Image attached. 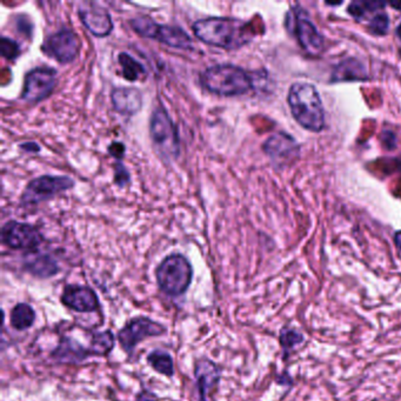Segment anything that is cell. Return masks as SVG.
I'll use <instances>...</instances> for the list:
<instances>
[{
  "label": "cell",
  "instance_id": "cell-26",
  "mask_svg": "<svg viewBox=\"0 0 401 401\" xmlns=\"http://www.w3.org/2000/svg\"><path fill=\"white\" fill-rule=\"evenodd\" d=\"M279 342H280V345L285 352V355H289V352L295 346L304 342V335L293 328H282L280 335H279Z\"/></svg>",
  "mask_w": 401,
  "mask_h": 401
},
{
  "label": "cell",
  "instance_id": "cell-1",
  "mask_svg": "<svg viewBox=\"0 0 401 401\" xmlns=\"http://www.w3.org/2000/svg\"><path fill=\"white\" fill-rule=\"evenodd\" d=\"M192 31L202 43L222 50H238L253 39L249 24L238 18H204L193 24Z\"/></svg>",
  "mask_w": 401,
  "mask_h": 401
},
{
  "label": "cell",
  "instance_id": "cell-8",
  "mask_svg": "<svg viewBox=\"0 0 401 401\" xmlns=\"http://www.w3.org/2000/svg\"><path fill=\"white\" fill-rule=\"evenodd\" d=\"M74 182L66 176H41L31 180L24 189L20 204L21 206L38 205L40 202H47L72 189Z\"/></svg>",
  "mask_w": 401,
  "mask_h": 401
},
{
  "label": "cell",
  "instance_id": "cell-10",
  "mask_svg": "<svg viewBox=\"0 0 401 401\" xmlns=\"http://www.w3.org/2000/svg\"><path fill=\"white\" fill-rule=\"evenodd\" d=\"M262 149L277 169L293 165L300 158V145L286 132L274 133L265 140Z\"/></svg>",
  "mask_w": 401,
  "mask_h": 401
},
{
  "label": "cell",
  "instance_id": "cell-25",
  "mask_svg": "<svg viewBox=\"0 0 401 401\" xmlns=\"http://www.w3.org/2000/svg\"><path fill=\"white\" fill-rule=\"evenodd\" d=\"M113 347H114V337H113L112 332L104 331L93 333L90 348H89L91 355L104 357V355H109Z\"/></svg>",
  "mask_w": 401,
  "mask_h": 401
},
{
  "label": "cell",
  "instance_id": "cell-14",
  "mask_svg": "<svg viewBox=\"0 0 401 401\" xmlns=\"http://www.w3.org/2000/svg\"><path fill=\"white\" fill-rule=\"evenodd\" d=\"M78 16L84 26L86 27L93 36L104 38L111 34L113 31L112 18L107 9L100 6L99 4L92 1L80 4Z\"/></svg>",
  "mask_w": 401,
  "mask_h": 401
},
{
  "label": "cell",
  "instance_id": "cell-5",
  "mask_svg": "<svg viewBox=\"0 0 401 401\" xmlns=\"http://www.w3.org/2000/svg\"><path fill=\"white\" fill-rule=\"evenodd\" d=\"M149 136L153 146L165 163L179 157V134L169 113L162 105L157 107L149 119Z\"/></svg>",
  "mask_w": 401,
  "mask_h": 401
},
{
  "label": "cell",
  "instance_id": "cell-29",
  "mask_svg": "<svg viewBox=\"0 0 401 401\" xmlns=\"http://www.w3.org/2000/svg\"><path fill=\"white\" fill-rule=\"evenodd\" d=\"M129 180H131V177H129V172L125 165L122 162H117L114 164V184L119 187H124L129 184Z\"/></svg>",
  "mask_w": 401,
  "mask_h": 401
},
{
  "label": "cell",
  "instance_id": "cell-33",
  "mask_svg": "<svg viewBox=\"0 0 401 401\" xmlns=\"http://www.w3.org/2000/svg\"><path fill=\"white\" fill-rule=\"evenodd\" d=\"M395 242L401 253V231H398V232L395 233Z\"/></svg>",
  "mask_w": 401,
  "mask_h": 401
},
{
  "label": "cell",
  "instance_id": "cell-20",
  "mask_svg": "<svg viewBox=\"0 0 401 401\" xmlns=\"http://www.w3.org/2000/svg\"><path fill=\"white\" fill-rule=\"evenodd\" d=\"M91 355L89 350H85L78 342L71 338H64L59 346L52 352V357L59 362H83Z\"/></svg>",
  "mask_w": 401,
  "mask_h": 401
},
{
  "label": "cell",
  "instance_id": "cell-22",
  "mask_svg": "<svg viewBox=\"0 0 401 401\" xmlns=\"http://www.w3.org/2000/svg\"><path fill=\"white\" fill-rule=\"evenodd\" d=\"M36 322V312L32 306L20 302L11 311V325L18 331H25Z\"/></svg>",
  "mask_w": 401,
  "mask_h": 401
},
{
  "label": "cell",
  "instance_id": "cell-17",
  "mask_svg": "<svg viewBox=\"0 0 401 401\" xmlns=\"http://www.w3.org/2000/svg\"><path fill=\"white\" fill-rule=\"evenodd\" d=\"M113 109L124 116H134L143 107V94L136 87H114L111 92Z\"/></svg>",
  "mask_w": 401,
  "mask_h": 401
},
{
  "label": "cell",
  "instance_id": "cell-11",
  "mask_svg": "<svg viewBox=\"0 0 401 401\" xmlns=\"http://www.w3.org/2000/svg\"><path fill=\"white\" fill-rule=\"evenodd\" d=\"M41 51L58 63H73L79 54V36L69 27H63L47 36L41 45Z\"/></svg>",
  "mask_w": 401,
  "mask_h": 401
},
{
  "label": "cell",
  "instance_id": "cell-36",
  "mask_svg": "<svg viewBox=\"0 0 401 401\" xmlns=\"http://www.w3.org/2000/svg\"><path fill=\"white\" fill-rule=\"evenodd\" d=\"M327 4V5H333V6H335V5H342V3H326Z\"/></svg>",
  "mask_w": 401,
  "mask_h": 401
},
{
  "label": "cell",
  "instance_id": "cell-34",
  "mask_svg": "<svg viewBox=\"0 0 401 401\" xmlns=\"http://www.w3.org/2000/svg\"><path fill=\"white\" fill-rule=\"evenodd\" d=\"M388 5L395 7V10L401 11V3H388Z\"/></svg>",
  "mask_w": 401,
  "mask_h": 401
},
{
  "label": "cell",
  "instance_id": "cell-24",
  "mask_svg": "<svg viewBox=\"0 0 401 401\" xmlns=\"http://www.w3.org/2000/svg\"><path fill=\"white\" fill-rule=\"evenodd\" d=\"M147 362L151 365V367L154 371L158 372L160 375H166V377H173L174 375V364H173L172 357L166 352L159 351V350L151 352L147 355Z\"/></svg>",
  "mask_w": 401,
  "mask_h": 401
},
{
  "label": "cell",
  "instance_id": "cell-35",
  "mask_svg": "<svg viewBox=\"0 0 401 401\" xmlns=\"http://www.w3.org/2000/svg\"><path fill=\"white\" fill-rule=\"evenodd\" d=\"M395 32H397V36H398L399 40H400L401 43V23L399 24L398 26H397V31H395Z\"/></svg>",
  "mask_w": 401,
  "mask_h": 401
},
{
  "label": "cell",
  "instance_id": "cell-3",
  "mask_svg": "<svg viewBox=\"0 0 401 401\" xmlns=\"http://www.w3.org/2000/svg\"><path fill=\"white\" fill-rule=\"evenodd\" d=\"M200 84L209 92L222 96H242L253 90L254 76L232 64H218L200 74Z\"/></svg>",
  "mask_w": 401,
  "mask_h": 401
},
{
  "label": "cell",
  "instance_id": "cell-15",
  "mask_svg": "<svg viewBox=\"0 0 401 401\" xmlns=\"http://www.w3.org/2000/svg\"><path fill=\"white\" fill-rule=\"evenodd\" d=\"M61 302L79 313H91L99 309L96 292L87 286L67 285L61 294Z\"/></svg>",
  "mask_w": 401,
  "mask_h": 401
},
{
  "label": "cell",
  "instance_id": "cell-7",
  "mask_svg": "<svg viewBox=\"0 0 401 401\" xmlns=\"http://www.w3.org/2000/svg\"><path fill=\"white\" fill-rule=\"evenodd\" d=\"M286 29L289 34H294L299 46L311 56H318L324 51V36L315 26L309 12L295 5L286 14Z\"/></svg>",
  "mask_w": 401,
  "mask_h": 401
},
{
  "label": "cell",
  "instance_id": "cell-4",
  "mask_svg": "<svg viewBox=\"0 0 401 401\" xmlns=\"http://www.w3.org/2000/svg\"><path fill=\"white\" fill-rule=\"evenodd\" d=\"M159 289L169 297H179L189 289L193 278V269L189 259L173 253L160 262L156 271Z\"/></svg>",
  "mask_w": 401,
  "mask_h": 401
},
{
  "label": "cell",
  "instance_id": "cell-6",
  "mask_svg": "<svg viewBox=\"0 0 401 401\" xmlns=\"http://www.w3.org/2000/svg\"><path fill=\"white\" fill-rule=\"evenodd\" d=\"M129 25L137 34L157 40L166 46L178 49V50H191L193 40L189 34L182 27L166 25L154 21L147 16H138L129 20Z\"/></svg>",
  "mask_w": 401,
  "mask_h": 401
},
{
  "label": "cell",
  "instance_id": "cell-27",
  "mask_svg": "<svg viewBox=\"0 0 401 401\" xmlns=\"http://www.w3.org/2000/svg\"><path fill=\"white\" fill-rule=\"evenodd\" d=\"M368 30L375 36H385L390 30V18L386 11H380L367 23Z\"/></svg>",
  "mask_w": 401,
  "mask_h": 401
},
{
  "label": "cell",
  "instance_id": "cell-30",
  "mask_svg": "<svg viewBox=\"0 0 401 401\" xmlns=\"http://www.w3.org/2000/svg\"><path fill=\"white\" fill-rule=\"evenodd\" d=\"M107 149H109V154L113 158H116L118 162L123 159L124 156H125V145L123 143H119V142H113Z\"/></svg>",
  "mask_w": 401,
  "mask_h": 401
},
{
  "label": "cell",
  "instance_id": "cell-31",
  "mask_svg": "<svg viewBox=\"0 0 401 401\" xmlns=\"http://www.w3.org/2000/svg\"><path fill=\"white\" fill-rule=\"evenodd\" d=\"M137 401H158V398L152 392L144 390V391L140 392L139 395H137Z\"/></svg>",
  "mask_w": 401,
  "mask_h": 401
},
{
  "label": "cell",
  "instance_id": "cell-19",
  "mask_svg": "<svg viewBox=\"0 0 401 401\" xmlns=\"http://www.w3.org/2000/svg\"><path fill=\"white\" fill-rule=\"evenodd\" d=\"M368 79V73L362 61L355 58H348L335 65L332 72V83L340 81H362Z\"/></svg>",
  "mask_w": 401,
  "mask_h": 401
},
{
  "label": "cell",
  "instance_id": "cell-12",
  "mask_svg": "<svg viewBox=\"0 0 401 401\" xmlns=\"http://www.w3.org/2000/svg\"><path fill=\"white\" fill-rule=\"evenodd\" d=\"M166 328L159 322L146 317H137L129 320L127 326L118 333L120 346L127 355H131L134 348L145 339L164 335Z\"/></svg>",
  "mask_w": 401,
  "mask_h": 401
},
{
  "label": "cell",
  "instance_id": "cell-18",
  "mask_svg": "<svg viewBox=\"0 0 401 401\" xmlns=\"http://www.w3.org/2000/svg\"><path fill=\"white\" fill-rule=\"evenodd\" d=\"M24 267L27 272L38 278H51L59 272V266L50 254L29 253L24 260Z\"/></svg>",
  "mask_w": 401,
  "mask_h": 401
},
{
  "label": "cell",
  "instance_id": "cell-32",
  "mask_svg": "<svg viewBox=\"0 0 401 401\" xmlns=\"http://www.w3.org/2000/svg\"><path fill=\"white\" fill-rule=\"evenodd\" d=\"M20 149H24L25 152L38 153L40 151V146L34 142H29V143L21 144L19 146Z\"/></svg>",
  "mask_w": 401,
  "mask_h": 401
},
{
  "label": "cell",
  "instance_id": "cell-13",
  "mask_svg": "<svg viewBox=\"0 0 401 401\" xmlns=\"http://www.w3.org/2000/svg\"><path fill=\"white\" fill-rule=\"evenodd\" d=\"M1 242L12 249L34 251L44 242V238L36 226L10 220L1 229Z\"/></svg>",
  "mask_w": 401,
  "mask_h": 401
},
{
  "label": "cell",
  "instance_id": "cell-21",
  "mask_svg": "<svg viewBox=\"0 0 401 401\" xmlns=\"http://www.w3.org/2000/svg\"><path fill=\"white\" fill-rule=\"evenodd\" d=\"M387 3L384 1H377V0H359V1H352L347 7V12L352 18H355V21H370L375 14H379L380 11L385 10V6Z\"/></svg>",
  "mask_w": 401,
  "mask_h": 401
},
{
  "label": "cell",
  "instance_id": "cell-2",
  "mask_svg": "<svg viewBox=\"0 0 401 401\" xmlns=\"http://www.w3.org/2000/svg\"><path fill=\"white\" fill-rule=\"evenodd\" d=\"M287 103L297 123L311 132H322L325 127V109L318 89L311 83L292 84Z\"/></svg>",
  "mask_w": 401,
  "mask_h": 401
},
{
  "label": "cell",
  "instance_id": "cell-16",
  "mask_svg": "<svg viewBox=\"0 0 401 401\" xmlns=\"http://www.w3.org/2000/svg\"><path fill=\"white\" fill-rule=\"evenodd\" d=\"M197 386L199 391L200 401H214V393L220 382L218 366L209 359H202L194 367Z\"/></svg>",
  "mask_w": 401,
  "mask_h": 401
},
{
  "label": "cell",
  "instance_id": "cell-23",
  "mask_svg": "<svg viewBox=\"0 0 401 401\" xmlns=\"http://www.w3.org/2000/svg\"><path fill=\"white\" fill-rule=\"evenodd\" d=\"M118 63H119L122 71H123V76L129 81H137L140 78L145 76V67L134 59L131 54L127 52H122L118 56Z\"/></svg>",
  "mask_w": 401,
  "mask_h": 401
},
{
  "label": "cell",
  "instance_id": "cell-28",
  "mask_svg": "<svg viewBox=\"0 0 401 401\" xmlns=\"http://www.w3.org/2000/svg\"><path fill=\"white\" fill-rule=\"evenodd\" d=\"M0 54L7 60L17 59L20 54L19 44L16 40L1 36L0 39Z\"/></svg>",
  "mask_w": 401,
  "mask_h": 401
},
{
  "label": "cell",
  "instance_id": "cell-9",
  "mask_svg": "<svg viewBox=\"0 0 401 401\" xmlns=\"http://www.w3.org/2000/svg\"><path fill=\"white\" fill-rule=\"evenodd\" d=\"M56 71L52 67L40 66L32 69L24 78L20 98L29 104L43 102L52 94L56 86Z\"/></svg>",
  "mask_w": 401,
  "mask_h": 401
}]
</instances>
